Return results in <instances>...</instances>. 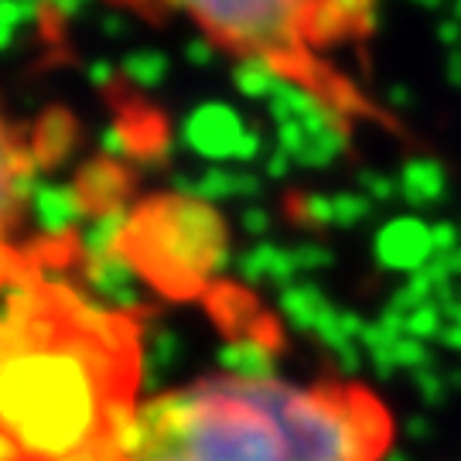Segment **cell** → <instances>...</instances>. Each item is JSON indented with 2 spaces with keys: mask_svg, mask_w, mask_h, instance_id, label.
<instances>
[{
  "mask_svg": "<svg viewBox=\"0 0 461 461\" xmlns=\"http://www.w3.org/2000/svg\"><path fill=\"white\" fill-rule=\"evenodd\" d=\"M140 325L38 270L0 297V441L14 461H66L137 430Z\"/></svg>",
  "mask_w": 461,
  "mask_h": 461,
  "instance_id": "cell-1",
  "label": "cell"
},
{
  "mask_svg": "<svg viewBox=\"0 0 461 461\" xmlns=\"http://www.w3.org/2000/svg\"><path fill=\"white\" fill-rule=\"evenodd\" d=\"M393 420L356 383L205 376L137 411V461H386Z\"/></svg>",
  "mask_w": 461,
  "mask_h": 461,
  "instance_id": "cell-2",
  "label": "cell"
},
{
  "mask_svg": "<svg viewBox=\"0 0 461 461\" xmlns=\"http://www.w3.org/2000/svg\"><path fill=\"white\" fill-rule=\"evenodd\" d=\"M195 21L215 45L264 66H291L308 45L366 28L373 0H144Z\"/></svg>",
  "mask_w": 461,
  "mask_h": 461,
  "instance_id": "cell-3",
  "label": "cell"
},
{
  "mask_svg": "<svg viewBox=\"0 0 461 461\" xmlns=\"http://www.w3.org/2000/svg\"><path fill=\"white\" fill-rule=\"evenodd\" d=\"M226 222L202 202L178 195L150 198L127 215L120 257L165 297L192 301L226 264Z\"/></svg>",
  "mask_w": 461,
  "mask_h": 461,
  "instance_id": "cell-4",
  "label": "cell"
},
{
  "mask_svg": "<svg viewBox=\"0 0 461 461\" xmlns=\"http://www.w3.org/2000/svg\"><path fill=\"white\" fill-rule=\"evenodd\" d=\"M28 175H32L28 154L0 116V236L14 226L21 212V198L28 195Z\"/></svg>",
  "mask_w": 461,
  "mask_h": 461,
  "instance_id": "cell-5",
  "label": "cell"
},
{
  "mask_svg": "<svg viewBox=\"0 0 461 461\" xmlns=\"http://www.w3.org/2000/svg\"><path fill=\"white\" fill-rule=\"evenodd\" d=\"M188 140L198 150L212 154V158H232L243 154V140H249L240 116L226 110V106H205L192 116L188 123Z\"/></svg>",
  "mask_w": 461,
  "mask_h": 461,
  "instance_id": "cell-6",
  "label": "cell"
},
{
  "mask_svg": "<svg viewBox=\"0 0 461 461\" xmlns=\"http://www.w3.org/2000/svg\"><path fill=\"white\" fill-rule=\"evenodd\" d=\"M274 356H277V339H267L257 331V335H247L222 348V366L236 379L264 383V379H274Z\"/></svg>",
  "mask_w": 461,
  "mask_h": 461,
  "instance_id": "cell-7",
  "label": "cell"
},
{
  "mask_svg": "<svg viewBox=\"0 0 461 461\" xmlns=\"http://www.w3.org/2000/svg\"><path fill=\"white\" fill-rule=\"evenodd\" d=\"M86 202L79 198V192H59V188H45L38 195V215H41V226L49 232H66L72 226V219L83 212Z\"/></svg>",
  "mask_w": 461,
  "mask_h": 461,
  "instance_id": "cell-8",
  "label": "cell"
}]
</instances>
